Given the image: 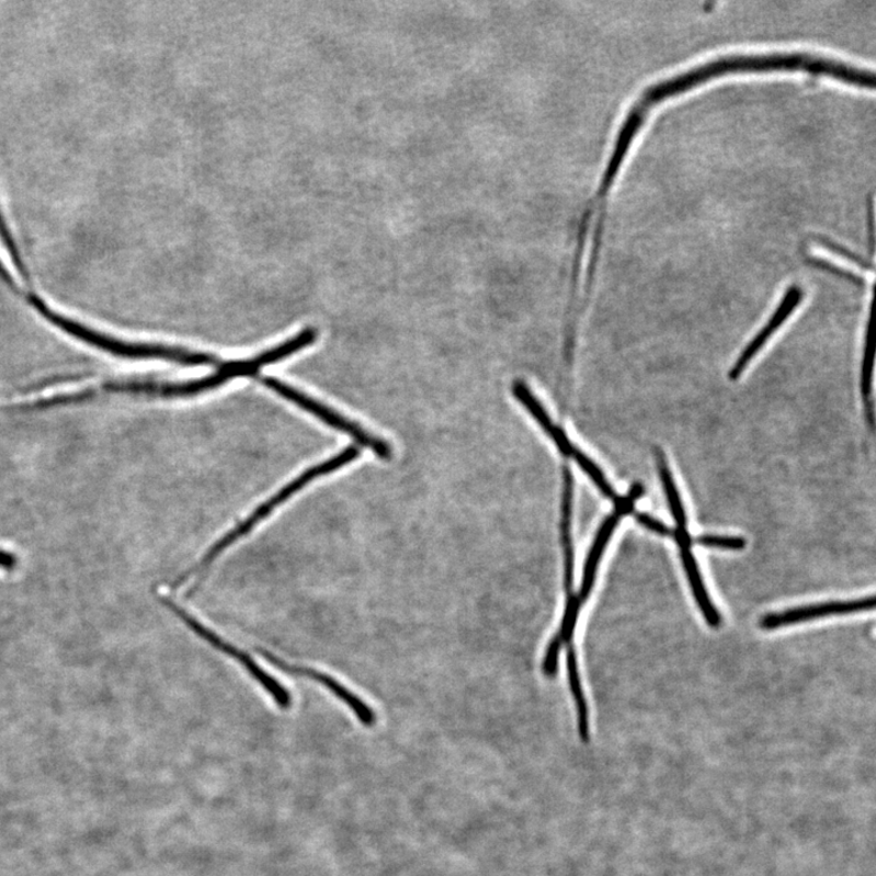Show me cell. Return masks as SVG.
Returning <instances> with one entry per match:
<instances>
[{
	"instance_id": "9c48e42d",
	"label": "cell",
	"mask_w": 876,
	"mask_h": 876,
	"mask_svg": "<svg viewBox=\"0 0 876 876\" xmlns=\"http://www.w3.org/2000/svg\"><path fill=\"white\" fill-rule=\"evenodd\" d=\"M512 391L517 401L525 407L527 412L534 418L538 425L545 430L546 434L556 442L557 447L565 457L573 458L574 453L579 451L573 445L565 431L553 423V420L547 412V409L542 406L539 399L532 394L530 387L524 382H514Z\"/></svg>"
},
{
	"instance_id": "7a4b0ae2",
	"label": "cell",
	"mask_w": 876,
	"mask_h": 876,
	"mask_svg": "<svg viewBox=\"0 0 876 876\" xmlns=\"http://www.w3.org/2000/svg\"><path fill=\"white\" fill-rule=\"evenodd\" d=\"M360 454L361 451L357 446H349L345 451L337 454L335 457H332L325 463H320L316 465V467L306 470L303 475H299L298 478L291 483H287L280 492H276L273 497H271L269 501H265L257 510H254V512L248 519L243 520L242 523L228 532L225 537H221L215 546L209 548L202 561L197 564V567L190 572H186V576H184L179 583L190 579V576L198 574L205 571L209 567L211 562H213L221 551L226 550L238 539L246 537L249 532L257 527L262 520L268 517L276 507L285 503L287 499L292 498L298 491H302L303 488L309 482L315 481L316 479L320 478V476L334 473L340 468L345 467L346 464L356 460L360 457Z\"/></svg>"
},
{
	"instance_id": "30bf717a",
	"label": "cell",
	"mask_w": 876,
	"mask_h": 876,
	"mask_svg": "<svg viewBox=\"0 0 876 876\" xmlns=\"http://www.w3.org/2000/svg\"><path fill=\"white\" fill-rule=\"evenodd\" d=\"M629 513H630L629 510L628 509L626 510V508L615 507V512L612 515L607 516L601 528H599L596 538L593 543L590 554H588V558L584 564L581 590L579 594H576V599H578V603L581 607L585 603L587 599L590 598L591 595L595 581L596 571L599 568V562H601L603 553L607 546L610 537H612L613 532L618 525L621 517Z\"/></svg>"
},
{
	"instance_id": "9a60e30c",
	"label": "cell",
	"mask_w": 876,
	"mask_h": 876,
	"mask_svg": "<svg viewBox=\"0 0 876 876\" xmlns=\"http://www.w3.org/2000/svg\"><path fill=\"white\" fill-rule=\"evenodd\" d=\"M697 545L707 548H717L725 550H742L747 546V541L741 537L718 536V535H704L695 539Z\"/></svg>"
},
{
	"instance_id": "6da1fadb",
	"label": "cell",
	"mask_w": 876,
	"mask_h": 876,
	"mask_svg": "<svg viewBox=\"0 0 876 876\" xmlns=\"http://www.w3.org/2000/svg\"><path fill=\"white\" fill-rule=\"evenodd\" d=\"M316 332L310 329H305L298 334L287 340L281 345L259 354V356L248 361H231L221 362L219 371L216 374L206 376V378L186 382V383H155V382H128L121 383L114 386L115 390L146 394L161 397H187L194 396L209 390L217 389L230 379L241 378V376H251L257 378L261 368L270 365L297 353L316 342Z\"/></svg>"
},
{
	"instance_id": "7c38bea8",
	"label": "cell",
	"mask_w": 876,
	"mask_h": 876,
	"mask_svg": "<svg viewBox=\"0 0 876 876\" xmlns=\"http://www.w3.org/2000/svg\"><path fill=\"white\" fill-rule=\"evenodd\" d=\"M568 670L571 692L576 702V707H578L579 736L582 742L587 744V742L590 741V713H588V706L582 691L578 658H576L573 645L568 647Z\"/></svg>"
},
{
	"instance_id": "52a82bcc",
	"label": "cell",
	"mask_w": 876,
	"mask_h": 876,
	"mask_svg": "<svg viewBox=\"0 0 876 876\" xmlns=\"http://www.w3.org/2000/svg\"><path fill=\"white\" fill-rule=\"evenodd\" d=\"M803 298L804 292L800 289V287L792 286L790 289L786 292L781 305L777 309H775V312L773 314L769 323L762 328L755 338L752 339L746 350L740 354L739 359L733 365V368L730 369L729 378L731 380H738L740 378L741 374L744 373L750 362L755 359L756 354L764 348V345H766L774 332L784 325V321L789 318L796 307L801 304Z\"/></svg>"
},
{
	"instance_id": "e0dca14e",
	"label": "cell",
	"mask_w": 876,
	"mask_h": 876,
	"mask_svg": "<svg viewBox=\"0 0 876 876\" xmlns=\"http://www.w3.org/2000/svg\"><path fill=\"white\" fill-rule=\"evenodd\" d=\"M16 564L18 559L14 554L0 549V569L13 570Z\"/></svg>"
},
{
	"instance_id": "8992f818",
	"label": "cell",
	"mask_w": 876,
	"mask_h": 876,
	"mask_svg": "<svg viewBox=\"0 0 876 876\" xmlns=\"http://www.w3.org/2000/svg\"><path fill=\"white\" fill-rule=\"evenodd\" d=\"M260 652L261 656L268 659L269 662L272 663L276 669L282 670L285 673L299 675V678L314 680L321 685H325L327 690H329L332 694L340 698L343 704L348 705L352 709V713L359 718L363 726L373 727L376 724V716L373 709L367 704H364L359 696L351 693L348 687L343 686L335 679H332L330 675L321 673L317 670L298 667V664L286 662L283 659L273 656V653L268 650H260Z\"/></svg>"
},
{
	"instance_id": "4fadbf2b",
	"label": "cell",
	"mask_w": 876,
	"mask_h": 876,
	"mask_svg": "<svg viewBox=\"0 0 876 876\" xmlns=\"http://www.w3.org/2000/svg\"><path fill=\"white\" fill-rule=\"evenodd\" d=\"M657 463L660 479L664 488V493H667L668 502L675 524H678V528L686 530V514L679 488L674 482L667 458H664V454L660 450H657Z\"/></svg>"
},
{
	"instance_id": "8fae6325",
	"label": "cell",
	"mask_w": 876,
	"mask_h": 876,
	"mask_svg": "<svg viewBox=\"0 0 876 876\" xmlns=\"http://www.w3.org/2000/svg\"><path fill=\"white\" fill-rule=\"evenodd\" d=\"M562 499H561V538L564 548V584L568 596L573 594L574 554L571 541V515L573 499V479L568 467L562 469Z\"/></svg>"
},
{
	"instance_id": "277c9868",
	"label": "cell",
	"mask_w": 876,
	"mask_h": 876,
	"mask_svg": "<svg viewBox=\"0 0 876 876\" xmlns=\"http://www.w3.org/2000/svg\"><path fill=\"white\" fill-rule=\"evenodd\" d=\"M162 603L168 606L172 613L179 616L200 638H203L208 645L226 653V656L238 660V662L247 669L251 678L257 680V682L264 687L265 692L274 698L276 705L282 708H289L292 706V696L289 692H287L278 681L273 679L272 675L264 672L259 664L251 659L249 653L231 646L227 640L221 639L215 632L208 629L200 623L198 619L187 613L186 610L170 601L169 598H162Z\"/></svg>"
},
{
	"instance_id": "5bb4252c",
	"label": "cell",
	"mask_w": 876,
	"mask_h": 876,
	"mask_svg": "<svg viewBox=\"0 0 876 876\" xmlns=\"http://www.w3.org/2000/svg\"><path fill=\"white\" fill-rule=\"evenodd\" d=\"M872 320L867 332L866 352H864L863 367H862V395L864 401L868 402L872 394V374L874 367V343L872 340Z\"/></svg>"
},
{
	"instance_id": "3957f363",
	"label": "cell",
	"mask_w": 876,
	"mask_h": 876,
	"mask_svg": "<svg viewBox=\"0 0 876 876\" xmlns=\"http://www.w3.org/2000/svg\"><path fill=\"white\" fill-rule=\"evenodd\" d=\"M257 379H259V382H261L264 386H268L269 389L275 394H278L287 399V401L295 403L299 408L306 410V412L314 414L321 421H325L327 425L343 432V434L352 436L357 443H360L361 446L371 450L380 459L390 460L393 458V448L389 443L383 439H379L378 436L371 434V432L365 431L361 425L354 423V421L335 412L334 409L316 401L315 398L296 390L295 387L287 385L280 379L272 378V376L258 375Z\"/></svg>"
},
{
	"instance_id": "2e32d148",
	"label": "cell",
	"mask_w": 876,
	"mask_h": 876,
	"mask_svg": "<svg viewBox=\"0 0 876 876\" xmlns=\"http://www.w3.org/2000/svg\"><path fill=\"white\" fill-rule=\"evenodd\" d=\"M636 519L640 525L647 527L652 532H656V534L662 537H673V531L669 526L661 523L660 520L645 513L636 514Z\"/></svg>"
},
{
	"instance_id": "5b68a950",
	"label": "cell",
	"mask_w": 876,
	"mask_h": 876,
	"mask_svg": "<svg viewBox=\"0 0 876 876\" xmlns=\"http://www.w3.org/2000/svg\"><path fill=\"white\" fill-rule=\"evenodd\" d=\"M875 598L855 599L849 602H830L817 605L795 607L778 614H771L761 619V627L766 630L806 623V621L829 616L849 615L873 610Z\"/></svg>"
},
{
	"instance_id": "ba28073f",
	"label": "cell",
	"mask_w": 876,
	"mask_h": 876,
	"mask_svg": "<svg viewBox=\"0 0 876 876\" xmlns=\"http://www.w3.org/2000/svg\"><path fill=\"white\" fill-rule=\"evenodd\" d=\"M673 537L679 543L684 570L687 581L691 583L695 601L698 607H701L708 626L718 628L720 623H723V618H720L717 608L712 602V599H709L702 573L698 571L697 562L692 550L693 539L691 535L687 534V530L680 528L673 531Z\"/></svg>"
}]
</instances>
